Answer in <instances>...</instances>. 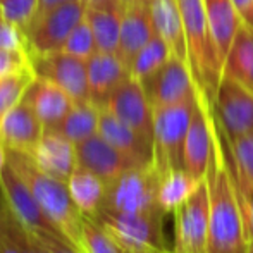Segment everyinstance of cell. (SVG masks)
Segmentation results:
<instances>
[{
    "label": "cell",
    "mask_w": 253,
    "mask_h": 253,
    "mask_svg": "<svg viewBox=\"0 0 253 253\" xmlns=\"http://www.w3.org/2000/svg\"><path fill=\"white\" fill-rule=\"evenodd\" d=\"M205 181L209 190L210 213L207 253H248L243 215L234 191L233 176L226 159V145L217 121L215 140Z\"/></svg>",
    "instance_id": "6da1fadb"
},
{
    "label": "cell",
    "mask_w": 253,
    "mask_h": 253,
    "mask_svg": "<svg viewBox=\"0 0 253 253\" xmlns=\"http://www.w3.org/2000/svg\"><path fill=\"white\" fill-rule=\"evenodd\" d=\"M5 153L7 164L28 184L35 200L55 226L62 240L81 252L83 213L74 205L66 181L57 179L45 172L43 169H40L30 153L19 150H5Z\"/></svg>",
    "instance_id": "7a4b0ae2"
},
{
    "label": "cell",
    "mask_w": 253,
    "mask_h": 253,
    "mask_svg": "<svg viewBox=\"0 0 253 253\" xmlns=\"http://www.w3.org/2000/svg\"><path fill=\"white\" fill-rule=\"evenodd\" d=\"M188 47V64L197 88L213 103L224 62L210 35L203 0H176Z\"/></svg>",
    "instance_id": "3957f363"
},
{
    "label": "cell",
    "mask_w": 253,
    "mask_h": 253,
    "mask_svg": "<svg viewBox=\"0 0 253 253\" xmlns=\"http://www.w3.org/2000/svg\"><path fill=\"white\" fill-rule=\"evenodd\" d=\"M198 91L174 105L153 109V167L160 177L172 169H183V152Z\"/></svg>",
    "instance_id": "277c9868"
},
{
    "label": "cell",
    "mask_w": 253,
    "mask_h": 253,
    "mask_svg": "<svg viewBox=\"0 0 253 253\" xmlns=\"http://www.w3.org/2000/svg\"><path fill=\"white\" fill-rule=\"evenodd\" d=\"M160 176L155 167H133L107 184L102 209L116 213H140L160 209Z\"/></svg>",
    "instance_id": "5b68a950"
},
{
    "label": "cell",
    "mask_w": 253,
    "mask_h": 253,
    "mask_svg": "<svg viewBox=\"0 0 253 253\" xmlns=\"http://www.w3.org/2000/svg\"><path fill=\"white\" fill-rule=\"evenodd\" d=\"M164 212L162 209L140 213H116L98 210L91 219L105 227L121 247L126 248H157L167 252L164 236Z\"/></svg>",
    "instance_id": "8992f818"
},
{
    "label": "cell",
    "mask_w": 253,
    "mask_h": 253,
    "mask_svg": "<svg viewBox=\"0 0 253 253\" xmlns=\"http://www.w3.org/2000/svg\"><path fill=\"white\" fill-rule=\"evenodd\" d=\"M174 215V240L169 248L172 253H207L209 247V190L203 179Z\"/></svg>",
    "instance_id": "52a82bcc"
},
{
    "label": "cell",
    "mask_w": 253,
    "mask_h": 253,
    "mask_svg": "<svg viewBox=\"0 0 253 253\" xmlns=\"http://www.w3.org/2000/svg\"><path fill=\"white\" fill-rule=\"evenodd\" d=\"M84 12H86V5L81 0H74L57 7L35 21L24 31L28 55H47V53L62 50L73 30L84 19Z\"/></svg>",
    "instance_id": "ba28073f"
},
{
    "label": "cell",
    "mask_w": 253,
    "mask_h": 253,
    "mask_svg": "<svg viewBox=\"0 0 253 253\" xmlns=\"http://www.w3.org/2000/svg\"><path fill=\"white\" fill-rule=\"evenodd\" d=\"M212 109L217 124L227 140L253 131V93L233 78L222 74Z\"/></svg>",
    "instance_id": "9c48e42d"
},
{
    "label": "cell",
    "mask_w": 253,
    "mask_h": 253,
    "mask_svg": "<svg viewBox=\"0 0 253 253\" xmlns=\"http://www.w3.org/2000/svg\"><path fill=\"white\" fill-rule=\"evenodd\" d=\"M213 140H215V117L212 102L198 90V100L191 114L183 152V169L197 179H205L210 164Z\"/></svg>",
    "instance_id": "30bf717a"
},
{
    "label": "cell",
    "mask_w": 253,
    "mask_h": 253,
    "mask_svg": "<svg viewBox=\"0 0 253 253\" xmlns=\"http://www.w3.org/2000/svg\"><path fill=\"white\" fill-rule=\"evenodd\" d=\"M140 83L153 109L184 102L198 91L190 64L174 53L157 73Z\"/></svg>",
    "instance_id": "8fae6325"
},
{
    "label": "cell",
    "mask_w": 253,
    "mask_h": 253,
    "mask_svg": "<svg viewBox=\"0 0 253 253\" xmlns=\"http://www.w3.org/2000/svg\"><path fill=\"white\" fill-rule=\"evenodd\" d=\"M30 64L38 78L55 83L74 102H90L88 64L66 52L30 57Z\"/></svg>",
    "instance_id": "7c38bea8"
},
{
    "label": "cell",
    "mask_w": 253,
    "mask_h": 253,
    "mask_svg": "<svg viewBox=\"0 0 253 253\" xmlns=\"http://www.w3.org/2000/svg\"><path fill=\"white\" fill-rule=\"evenodd\" d=\"M0 197L7 203L10 212L16 219L31 233H50L62 238L55 226L50 222L38 202L35 200L33 193L28 184L21 179V176L5 162L3 169L0 170Z\"/></svg>",
    "instance_id": "4fadbf2b"
},
{
    "label": "cell",
    "mask_w": 253,
    "mask_h": 253,
    "mask_svg": "<svg viewBox=\"0 0 253 253\" xmlns=\"http://www.w3.org/2000/svg\"><path fill=\"white\" fill-rule=\"evenodd\" d=\"M103 109L153 143V107L136 78H127L110 95Z\"/></svg>",
    "instance_id": "5bb4252c"
},
{
    "label": "cell",
    "mask_w": 253,
    "mask_h": 253,
    "mask_svg": "<svg viewBox=\"0 0 253 253\" xmlns=\"http://www.w3.org/2000/svg\"><path fill=\"white\" fill-rule=\"evenodd\" d=\"M43 133L45 126L24 98L0 121V145L5 150L31 153L40 143Z\"/></svg>",
    "instance_id": "9a60e30c"
},
{
    "label": "cell",
    "mask_w": 253,
    "mask_h": 253,
    "mask_svg": "<svg viewBox=\"0 0 253 253\" xmlns=\"http://www.w3.org/2000/svg\"><path fill=\"white\" fill-rule=\"evenodd\" d=\"M76 159L78 167L93 172L102 181H105V184L112 183L121 174L136 167L98 133L76 145Z\"/></svg>",
    "instance_id": "2e32d148"
},
{
    "label": "cell",
    "mask_w": 253,
    "mask_h": 253,
    "mask_svg": "<svg viewBox=\"0 0 253 253\" xmlns=\"http://www.w3.org/2000/svg\"><path fill=\"white\" fill-rule=\"evenodd\" d=\"M98 134L123 155H126L136 167L153 166V143L145 140L133 127L124 124L105 109L100 112Z\"/></svg>",
    "instance_id": "e0dca14e"
},
{
    "label": "cell",
    "mask_w": 253,
    "mask_h": 253,
    "mask_svg": "<svg viewBox=\"0 0 253 253\" xmlns=\"http://www.w3.org/2000/svg\"><path fill=\"white\" fill-rule=\"evenodd\" d=\"M155 33L157 30L152 19L150 3L124 5L119 48H117L119 59L129 67L131 62L134 60V57H136V53L152 40V37Z\"/></svg>",
    "instance_id": "ac0fdd59"
},
{
    "label": "cell",
    "mask_w": 253,
    "mask_h": 253,
    "mask_svg": "<svg viewBox=\"0 0 253 253\" xmlns=\"http://www.w3.org/2000/svg\"><path fill=\"white\" fill-rule=\"evenodd\" d=\"M86 64L90 100L103 109L110 95L131 76L129 67L119 59L117 53L110 52H97Z\"/></svg>",
    "instance_id": "d6986e66"
},
{
    "label": "cell",
    "mask_w": 253,
    "mask_h": 253,
    "mask_svg": "<svg viewBox=\"0 0 253 253\" xmlns=\"http://www.w3.org/2000/svg\"><path fill=\"white\" fill-rule=\"evenodd\" d=\"M30 155L40 169L66 183L78 167L76 145L53 129H45L40 143Z\"/></svg>",
    "instance_id": "ffe728a7"
},
{
    "label": "cell",
    "mask_w": 253,
    "mask_h": 253,
    "mask_svg": "<svg viewBox=\"0 0 253 253\" xmlns=\"http://www.w3.org/2000/svg\"><path fill=\"white\" fill-rule=\"evenodd\" d=\"M24 100L31 105L45 129L55 127L74 107V102L66 91L45 78H35L24 93Z\"/></svg>",
    "instance_id": "44dd1931"
},
{
    "label": "cell",
    "mask_w": 253,
    "mask_h": 253,
    "mask_svg": "<svg viewBox=\"0 0 253 253\" xmlns=\"http://www.w3.org/2000/svg\"><path fill=\"white\" fill-rule=\"evenodd\" d=\"M124 5L117 2L102 3V5L86 7V17L91 31H93L95 42H97L98 52L117 53L121 37V23H123Z\"/></svg>",
    "instance_id": "7402d4cb"
},
{
    "label": "cell",
    "mask_w": 253,
    "mask_h": 253,
    "mask_svg": "<svg viewBox=\"0 0 253 253\" xmlns=\"http://www.w3.org/2000/svg\"><path fill=\"white\" fill-rule=\"evenodd\" d=\"M210 35L213 38L220 59H226L233 40L241 26V17L234 7L233 0H203Z\"/></svg>",
    "instance_id": "603a6c76"
},
{
    "label": "cell",
    "mask_w": 253,
    "mask_h": 253,
    "mask_svg": "<svg viewBox=\"0 0 253 253\" xmlns=\"http://www.w3.org/2000/svg\"><path fill=\"white\" fill-rule=\"evenodd\" d=\"M150 12L157 33L169 43L174 55L188 62L186 37L176 0H150Z\"/></svg>",
    "instance_id": "cb8c5ba5"
},
{
    "label": "cell",
    "mask_w": 253,
    "mask_h": 253,
    "mask_svg": "<svg viewBox=\"0 0 253 253\" xmlns=\"http://www.w3.org/2000/svg\"><path fill=\"white\" fill-rule=\"evenodd\" d=\"M222 74L236 80L253 93V28L248 24L241 23L224 59Z\"/></svg>",
    "instance_id": "d4e9b609"
},
{
    "label": "cell",
    "mask_w": 253,
    "mask_h": 253,
    "mask_svg": "<svg viewBox=\"0 0 253 253\" xmlns=\"http://www.w3.org/2000/svg\"><path fill=\"white\" fill-rule=\"evenodd\" d=\"M67 188L74 205L83 215L93 217L102 209L107 184L93 172L83 167H76L67 179Z\"/></svg>",
    "instance_id": "484cf974"
},
{
    "label": "cell",
    "mask_w": 253,
    "mask_h": 253,
    "mask_svg": "<svg viewBox=\"0 0 253 253\" xmlns=\"http://www.w3.org/2000/svg\"><path fill=\"white\" fill-rule=\"evenodd\" d=\"M102 109L93 102H76L66 117L52 127L59 134L66 136L74 145L88 140L98 133V123H100Z\"/></svg>",
    "instance_id": "4316f807"
},
{
    "label": "cell",
    "mask_w": 253,
    "mask_h": 253,
    "mask_svg": "<svg viewBox=\"0 0 253 253\" xmlns=\"http://www.w3.org/2000/svg\"><path fill=\"white\" fill-rule=\"evenodd\" d=\"M0 253H47L0 197Z\"/></svg>",
    "instance_id": "83f0119b"
},
{
    "label": "cell",
    "mask_w": 253,
    "mask_h": 253,
    "mask_svg": "<svg viewBox=\"0 0 253 253\" xmlns=\"http://www.w3.org/2000/svg\"><path fill=\"white\" fill-rule=\"evenodd\" d=\"M203 179H197L184 169H172L160 177L159 205L166 213H172L183 202L191 197Z\"/></svg>",
    "instance_id": "f1b7e54d"
},
{
    "label": "cell",
    "mask_w": 253,
    "mask_h": 253,
    "mask_svg": "<svg viewBox=\"0 0 253 253\" xmlns=\"http://www.w3.org/2000/svg\"><path fill=\"white\" fill-rule=\"evenodd\" d=\"M170 55H172V50H170L169 43L159 33H155L152 40L136 53L134 60L131 62V76L136 78L138 81L147 80L169 60Z\"/></svg>",
    "instance_id": "f546056e"
},
{
    "label": "cell",
    "mask_w": 253,
    "mask_h": 253,
    "mask_svg": "<svg viewBox=\"0 0 253 253\" xmlns=\"http://www.w3.org/2000/svg\"><path fill=\"white\" fill-rule=\"evenodd\" d=\"M222 138L226 145V159L231 174L236 179L253 186V131L234 140H227L224 134Z\"/></svg>",
    "instance_id": "4dcf8cb0"
},
{
    "label": "cell",
    "mask_w": 253,
    "mask_h": 253,
    "mask_svg": "<svg viewBox=\"0 0 253 253\" xmlns=\"http://www.w3.org/2000/svg\"><path fill=\"white\" fill-rule=\"evenodd\" d=\"M35 78H37V74L31 66L0 78V121L10 109H14L23 100L24 93Z\"/></svg>",
    "instance_id": "1f68e13d"
},
{
    "label": "cell",
    "mask_w": 253,
    "mask_h": 253,
    "mask_svg": "<svg viewBox=\"0 0 253 253\" xmlns=\"http://www.w3.org/2000/svg\"><path fill=\"white\" fill-rule=\"evenodd\" d=\"M81 252L83 253H124L119 241L91 217L83 215L81 222Z\"/></svg>",
    "instance_id": "d6a6232c"
},
{
    "label": "cell",
    "mask_w": 253,
    "mask_h": 253,
    "mask_svg": "<svg viewBox=\"0 0 253 253\" xmlns=\"http://www.w3.org/2000/svg\"><path fill=\"white\" fill-rule=\"evenodd\" d=\"M60 52H66V53H69V55L78 57V59H81V60H86V62L98 52L93 31H91L86 17L74 28L73 33L69 35V38L66 40V43H64Z\"/></svg>",
    "instance_id": "836d02e7"
},
{
    "label": "cell",
    "mask_w": 253,
    "mask_h": 253,
    "mask_svg": "<svg viewBox=\"0 0 253 253\" xmlns=\"http://www.w3.org/2000/svg\"><path fill=\"white\" fill-rule=\"evenodd\" d=\"M37 9L38 0H0L2 14L23 31H26L33 23Z\"/></svg>",
    "instance_id": "e575fe53"
},
{
    "label": "cell",
    "mask_w": 253,
    "mask_h": 253,
    "mask_svg": "<svg viewBox=\"0 0 253 253\" xmlns=\"http://www.w3.org/2000/svg\"><path fill=\"white\" fill-rule=\"evenodd\" d=\"M0 50L7 52H28L24 31L9 21L0 10Z\"/></svg>",
    "instance_id": "d590c367"
},
{
    "label": "cell",
    "mask_w": 253,
    "mask_h": 253,
    "mask_svg": "<svg viewBox=\"0 0 253 253\" xmlns=\"http://www.w3.org/2000/svg\"><path fill=\"white\" fill-rule=\"evenodd\" d=\"M233 183H234V191H236V197H238V203H240V209H241V215H243L247 240L250 243V241H253V186L236 179L234 176H233Z\"/></svg>",
    "instance_id": "8d00e7d4"
},
{
    "label": "cell",
    "mask_w": 253,
    "mask_h": 253,
    "mask_svg": "<svg viewBox=\"0 0 253 253\" xmlns=\"http://www.w3.org/2000/svg\"><path fill=\"white\" fill-rule=\"evenodd\" d=\"M31 66L28 52H7L0 50V78Z\"/></svg>",
    "instance_id": "74e56055"
},
{
    "label": "cell",
    "mask_w": 253,
    "mask_h": 253,
    "mask_svg": "<svg viewBox=\"0 0 253 253\" xmlns=\"http://www.w3.org/2000/svg\"><path fill=\"white\" fill-rule=\"evenodd\" d=\"M33 236L47 253H83V252L78 250V248H74L73 245H69L67 241H64L62 238L55 236V234L33 233Z\"/></svg>",
    "instance_id": "f35d334b"
},
{
    "label": "cell",
    "mask_w": 253,
    "mask_h": 253,
    "mask_svg": "<svg viewBox=\"0 0 253 253\" xmlns=\"http://www.w3.org/2000/svg\"><path fill=\"white\" fill-rule=\"evenodd\" d=\"M241 21L253 28V0H233Z\"/></svg>",
    "instance_id": "ab89813d"
},
{
    "label": "cell",
    "mask_w": 253,
    "mask_h": 253,
    "mask_svg": "<svg viewBox=\"0 0 253 253\" xmlns=\"http://www.w3.org/2000/svg\"><path fill=\"white\" fill-rule=\"evenodd\" d=\"M69 2H74V0H38V9H37V14H35V21H38L42 16H45L47 12H50V10L57 9V7L64 5V3H69ZM31 23V24H33ZM30 24V26H31Z\"/></svg>",
    "instance_id": "60d3db41"
},
{
    "label": "cell",
    "mask_w": 253,
    "mask_h": 253,
    "mask_svg": "<svg viewBox=\"0 0 253 253\" xmlns=\"http://www.w3.org/2000/svg\"><path fill=\"white\" fill-rule=\"evenodd\" d=\"M124 253H166V252L157 250V248H126Z\"/></svg>",
    "instance_id": "b9f144b4"
},
{
    "label": "cell",
    "mask_w": 253,
    "mask_h": 253,
    "mask_svg": "<svg viewBox=\"0 0 253 253\" xmlns=\"http://www.w3.org/2000/svg\"><path fill=\"white\" fill-rule=\"evenodd\" d=\"M81 2L84 3L86 7H90V5H102V3H109V2H117V0H81ZM121 2V0H119ZM123 3V2H121Z\"/></svg>",
    "instance_id": "7bdbcfd3"
},
{
    "label": "cell",
    "mask_w": 253,
    "mask_h": 253,
    "mask_svg": "<svg viewBox=\"0 0 253 253\" xmlns=\"http://www.w3.org/2000/svg\"><path fill=\"white\" fill-rule=\"evenodd\" d=\"M123 5H133V3H150V0H121Z\"/></svg>",
    "instance_id": "ee69618b"
},
{
    "label": "cell",
    "mask_w": 253,
    "mask_h": 253,
    "mask_svg": "<svg viewBox=\"0 0 253 253\" xmlns=\"http://www.w3.org/2000/svg\"><path fill=\"white\" fill-rule=\"evenodd\" d=\"M248 253H253V241L248 243Z\"/></svg>",
    "instance_id": "f6af8a7d"
},
{
    "label": "cell",
    "mask_w": 253,
    "mask_h": 253,
    "mask_svg": "<svg viewBox=\"0 0 253 253\" xmlns=\"http://www.w3.org/2000/svg\"><path fill=\"white\" fill-rule=\"evenodd\" d=\"M166 253H172V252H170V250H167V252H166Z\"/></svg>",
    "instance_id": "bcb514c9"
}]
</instances>
